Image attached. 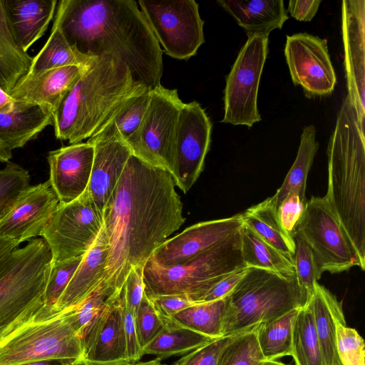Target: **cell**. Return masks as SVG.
Instances as JSON below:
<instances>
[{
	"label": "cell",
	"mask_w": 365,
	"mask_h": 365,
	"mask_svg": "<svg viewBox=\"0 0 365 365\" xmlns=\"http://www.w3.org/2000/svg\"><path fill=\"white\" fill-rule=\"evenodd\" d=\"M136 326L142 350L165 327L155 310L153 302L145 294L143 297L136 314Z\"/></svg>",
	"instance_id": "obj_44"
},
{
	"label": "cell",
	"mask_w": 365,
	"mask_h": 365,
	"mask_svg": "<svg viewBox=\"0 0 365 365\" xmlns=\"http://www.w3.org/2000/svg\"><path fill=\"white\" fill-rule=\"evenodd\" d=\"M183 104L177 89L162 85L151 89L144 118L125 141L132 155L172 175L178 118Z\"/></svg>",
	"instance_id": "obj_10"
},
{
	"label": "cell",
	"mask_w": 365,
	"mask_h": 365,
	"mask_svg": "<svg viewBox=\"0 0 365 365\" xmlns=\"http://www.w3.org/2000/svg\"><path fill=\"white\" fill-rule=\"evenodd\" d=\"M241 252L247 267L267 269L286 275L295 274L294 261L263 240L244 225Z\"/></svg>",
	"instance_id": "obj_31"
},
{
	"label": "cell",
	"mask_w": 365,
	"mask_h": 365,
	"mask_svg": "<svg viewBox=\"0 0 365 365\" xmlns=\"http://www.w3.org/2000/svg\"><path fill=\"white\" fill-rule=\"evenodd\" d=\"M291 356L294 365H326L309 302L298 309L294 322Z\"/></svg>",
	"instance_id": "obj_34"
},
{
	"label": "cell",
	"mask_w": 365,
	"mask_h": 365,
	"mask_svg": "<svg viewBox=\"0 0 365 365\" xmlns=\"http://www.w3.org/2000/svg\"><path fill=\"white\" fill-rule=\"evenodd\" d=\"M94 150L88 142L70 144L48 153V182L61 203L78 198L87 190Z\"/></svg>",
	"instance_id": "obj_20"
},
{
	"label": "cell",
	"mask_w": 365,
	"mask_h": 365,
	"mask_svg": "<svg viewBox=\"0 0 365 365\" xmlns=\"http://www.w3.org/2000/svg\"><path fill=\"white\" fill-rule=\"evenodd\" d=\"M143 269L144 266H138L130 269L120 293L124 303L135 317L145 294Z\"/></svg>",
	"instance_id": "obj_47"
},
{
	"label": "cell",
	"mask_w": 365,
	"mask_h": 365,
	"mask_svg": "<svg viewBox=\"0 0 365 365\" xmlns=\"http://www.w3.org/2000/svg\"><path fill=\"white\" fill-rule=\"evenodd\" d=\"M108 243L103 230L83 256L73 277L52 310V314L73 308L82 302L105 281Z\"/></svg>",
	"instance_id": "obj_23"
},
{
	"label": "cell",
	"mask_w": 365,
	"mask_h": 365,
	"mask_svg": "<svg viewBox=\"0 0 365 365\" xmlns=\"http://www.w3.org/2000/svg\"><path fill=\"white\" fill-rule=\"evenodd\" d=\"M82 356L83 341L70 309L36 319L0 342V365L51 359L74 361Z\"/></svg>",
	"instance_id": "obj_8"
},
{
	"label": "cell",
	"mask_w": 365,
	"mask_h": 365,
	"mask_svg": "<svg viewBox=\"0 0 365 365\" xmlns=\"http://www.w3.org/2000/svg\"><path fill=\"white\" fill-rule=\"evenodd\" d=\"M80 53L66 40L54 21L51 34L39 52L33 57L27 75L67 66H88L93 58Z\"/></svg>",
	"instance_id": "obj_30"
},
{
	"label": "cell",
	"mask_w": 365,
	"mask_h": 365,
	"mask_svg": "<svg viewBox=\"0 0 365 365\" xmlns=\"http://www.w3.org/2000/svg\"><path fill=\"white\" fill-rule=\"evenodd\" d=\"M238 334L212 339L207 344L183 355L171 365H216L222 351Z\"/></svg>",
	"instance_id": "obj_45"
},
{
	"label": "cell",
	"mask_w": 365,
	"mask_h": 365,
	"mask_svg": "<svg viewBox=\"0 0 365 365\" xmlns=\"http://www.w3.org/2000/svg\"><path fill=\"white\" fill-rule=\"evenodd\" d=\"M87 142L93 145L94 155L86 191L103 214L132 152L124 140L104 130L96 132Z\"/></svg>",
	"instance_id": "obj_19"
},
{
	"label": "cell",
	"mask_w": 365,
	"mask_h": 365,
	"mask_svg": "<svg viewBox=\"0 0 365 365\" xmlns=\"http://www.w3.org/2000/svg\"><path fill=\"white\" fill-rule=\"evenodd\" d=\"M299 309L256 326L257 343L264 359L291 356L292 329Z\"/></svg>",
	"instance_id": "obj_36"
},
{
	"label": "cell",
	"mask_w": 365,
	"mask_h": 365,
	"mask_svg": "<svg viewBox=\"0 0 365 365\" xmlns=\"http://www.w3.org/2000/svg\"><path fill=\"white\" fill-rule=\"evenodd\" d=\"M165 326L143 349V355H153L160 360L173 356H183L215 339L172 324Z\"/></svg>",
	"instance_id": "obj_35"
},
{
	"label": "cell",
	"mask_w": 365,
	"mask_h": 365,
	"mask_svg": "<svg viewBox=\"0 0 365 365\" xmlns=\"http://www.w3.org/2000/svg\"><path fill=\"white\" fill-rule=\"evenodd\" d=\"M12 158V151L10 150L0 140V162L9 163V160Z\"/></svg>",
	"instance_id": "obj_56"
},
{
	"label": "cell",
	"mask_w": 365,
	"mask_h": 365,
	"mask_svg": "<svg viewBox=\"0 0 365 365\" xmlns=\"http://www.w3.org/2000/svg\"><path fill=\"white\" fill-rule=\"evenodd\" d=\"M103 226V215L87 191L58 205L41 237L51 254V264L83 256Z\"/></svg>",
	"instance_id": "obj_13"
},
{
	"label": "cell",
	"mask_w": 365,
	"mask_h": 365,
	"mask_svg": "<svg viewBox=\"0 0 365 365\" xmlns=\"http://www.w3.org/2000/svg\"><path fill=\"white\" fill-rule=\"evenodd\" d=\"M293 237L295 244L293 257L295 277L297 285L307 302L321 275L310 248L299 235H294Z\"/></svg>",
	"instance_id": "obj_40"
},
{
	"label": "cell",
	"mask_w": 365,
	"mask_h": 365,
	"mask_svg": "<svg viewBox=\"0 0 365 365\" xmlns=\"http://www.w3.org/2000/svg\"><path fill=\"white\" fill-rule=\"evenodd\" d=\"M6 19L16 41L28 49L46 32L51 21L56 0H3Z\"/></svg>",
	"instance_id": "obj_24"
},
{
	"label": "cell",
	"mask_w": 365,
	"mask_h": 365,
	"mask_svg": "<svg viewBox=\"0 0 365 365\" xmlns=\"http://www.w3.org/2000/svg\"><path fill=\"white\" fill-rule=\"evenodd\" d=\"M268 43V36L247 35V41L226 77L222 123L251 128L262 120L257 95Z\"/></svg>",
	"instance_id": "obj_12"
},
{
	"label": "cell",
	"mask_w": 365,
	"mask_h": 365,
	"mask_svg": "<svg viewBox=\"0 0 365 365\" xmlns=\"http://www.w3.org/2000/svg\"><path fill=\"white\" fill-rule=\"evenodd\" d=\"M82 257L80 256L51 264L45 289V306L49 314H53V308L67 287Z\"/></svg>",
	"instance_id": "obj_42"
},
{
	"label": "cell",
	"mask_w": 365,
	"mask_h": 365,
	"mask_svg": "<svg viewBox=\"0 0 365 365\" xmlns=\"http://www.w3.org/2000/svg\"><path fill=\"white\" fill-rule=\"evenodd\" d=\"M247 268L233 272L217 282L203 296L200 303L225 298L241 279Z\"/></svg>",
	"instance_id": "obj_50"
},
{
	"label": "cell",
	"mask_w": 365,
	"mask_h": 365,
	"mask_svg": "<svg viewBox=\"0 0 365 365\" xmlns=\"http://www.w3.org/2000/svg\"><path fill=\"white\" fill-rule=\"evenodd\" d=\"M121 311L125 338L127 360L131 363L138 362L143 355L137 332L136 317L129 310L122 298Z\"/></svg>",
	"instance_id": "obj_48"
},
{
	"label": "cell",
	"mask_w": 365,
	"mask_h": 365,
	"mask_svg": "<svg viewBox=\"0 0 365 365\" xmlns=\"http://www.w3.org/2000/svg\"><path fill=\"white\" fill-rule=\"evenodd\" d=\"M294 235L310 248L321 276L324 272L339 273L355 266L365 268L325 197L307 201Z\"/></svg>",
	"instance_id": "obj_9"
},
{
	"label": "cell",
	"mask_w": 365,
	"mask_h": 365,
	"mask_svg": "<svg viewBox=\"0 0 365 365\" xmlns=\"http://www.w3.org/2000/svg\"><path fill=\"white\" fill-rule=\"evenodd\" d=\"M307 201L305 195L293 190L287 195L277 209L281 226L292 237L303 215Z\"/></svg>",
	"instance_id": "obj_46"
},
{
	"label": "cell",
	"mask_w": 365,
	"mask_h": 365,
	"mask_svg": "<svg viewBox=\"0 0 365 365\" xmlns=\"http://www.w3.org/2000/svg\"><path fill=\"white\" fill-rule=\"evenodd\" d=\"M139 8L163 52L187 60L205 42L204 21L194 0H139Z\"/></svg>",
	"instance_id": "obj_11"
},
{
	"label": "cell",
	"mask_w": 365,
	"mask_h": 365,
	"mask_svg": "<svg viewBox=\"0 0 365 365\" xmlns=\"http://www.w3.org/2000/svg\"><path fill=\"white\" fill-rule=\"evenodd\" d=\"M82 341L83 357L87 359L127 360L120 294L113 297L95 317L86 330Z\"/></svg>",
	"instance_id": "obj_21"
},
{
	"label": "cell",
	"mask_w": 365,
	"mask_h": 365,
	"mask_svg": "<svg viewBox=\"0 0 365 365\" xmlns=\"http://www.w3.org/2000/svg\"><path fill=\"white\" fill-rule=\"evenodd\" d=\"M51 264L50 249L42 237L17 247L0 262V342L42 317L45 289Z\"/></svg>",
	"instance_id": "obj_5"
},
{
	"label": "cell",
	"mask_w": 365,
	"mask_h": 365,
	"mask_svg": "<svg viewBox=\"0 0 365 365\" xmlns=\"http://www.w3.org/2000/svg\"><path fill=\"white\" fill-rule=\"evenodd\" d=\"M365 345L357 331L339 324L336 332V354L341 365H365Z\"/></svg>",
	"instance_id": "obj_43"
},
{
	"label": "cell",
	"mask_w": 365,
	"mask_h": 365,
	"mask_svg": "<svg viewBox=\"0 0 365 365\" xmlns=\"http://www.w3.org/2000/svg\"><path fill=\"white\" fill-rule=\"evenodd\" d=\"M171 174L134 155L103 212L108 251L105 281L121 292L130 269L145 266L185 221Z\"/></svg>",
	"instance_id": "obj_1"
},
{
	"label": "cell",
	"mask_w": 365,
	"mask_h": 365,
	"mask_svg": "<svg viewBox=\"0 0 365 365\" xmlns=\"http://www.w3.org/2000/svg\"><path fill=\"white\" fill-rule=\"evenodd\" d=\"M247 35H264L282 29L289 16L282 0H217Z\"/></svg>",
	"instance_id": "obj_26"
},
{
	"label": "cell",
	"mask_w": 365,
	"mask_h": 365,
	"mask_svg": "<svg viewBox=\"0 0 365 365\" xmlns=\"http://www.w3.org/2000/svg\"><path fill=\"white\" fill-rule=\"evenodd\" d=\"M284 55L293 83L308 96L333 92L336 78L327 39L307 33L287 36Z\"/></svg>",
	"instance_id": "obj_15"
},
{
	"label": "cell",
	"mask_w": 365,
	"mask_h": 365,
	"mask_svg": "<svg viewBox=\"0 0 365 365\" xmlns=\"http://www.w3.org/2000/svg\"><path fill=\"white\" fill-rule=\"evenodd\" d=\"M88 67V66H87ZM86 68L67 66L23 77L9 95L48 108L53 115Z\"/></svg>",
	"instance_id": "obj_22"
},
{
	"label": "cell",
	"mask_w": 365,
	"mask_h": 365,
	"mask_svg": "<svg viewBox=\"0 0 365 365\" xmlns=\"http://www.w3.org/2000/svg\"><path fill=\"white\" fill-rule=\"evenodd\" d=\"M243 226L241 213L195 224L168 238L149 260L163 267L182 264L216 246Z\"/></svg>",
	"instance_id": "obj_18"
},
{
	"label": "cell",
	"mask_w": 365,
	"mask_h": 365,
	"mask_svg": "<svg viewBox=\"0 0 365 365\" xmlns=\"http://www.w3.org/2000/svg\"><path fill=\"white\" fill-rule=\"evenodd\" d=\"M19 246L14 240L0 237V262Z\"/></svg>",
	"instance_id": "obj_54"
},
{
	"label": "cell",
	"mask_w": 365,
	"mask_h": 365,
	"mask_svg": "<svg viewBox=\"0 0 365 365\" xmlns=\"http://www.w3.org/2000/svg\"><path fill=\"white\" fill-rule=\"evenodd\" d=\"M306 303L295 274L247 267L241 279L225 297L222 336L245 331Z\"/></svg>",
	"instance_id": "obj_6"
},
{
	"label": "cell",
	"mask_w": 365,
	"mask_h": 365,
	"mask_svg": "<svg viewBox=\"0 0 365 365\" xmlns=\"http://www.w3.org/2000/svg\"><path fill=\"white\" fill-rule=\"evenodd\" d=\"M29 184V171L16 163L9 162L0 170V217Z\"/></svg>",
	"instance_id": "obj_41"
},
{
	"label": "cell",
	"mask_w": 365,
	"mask_h": 365,
	"mask_svg": "<svg viewBox=\"0 0 365 365\" xmlns=\"http://www.w3.org/2000/svg\"><path fill=\"white\" fill-rule=\"evenodd\" d=\"M225 297L209 302L197 303L170 317L164 324L184 327L212 339L222 336V324Z\"/></svg>",
	"instance_id": "obj_33"
},
{
	"label": "cell",
	"mask_w": 365,
	"mask_h": 365,
	"mask_svg": "<svg viewBox=\"0 0 365 365\" xmlns=\"http://www.w3.org/2000/svg\"><path fill=\"white\" fill-rule=\"evenodd\" d=\"M33 57L23 50L9 25L0 0V88L8 93L29 73Z\"/></svg>",
	"instance_id": "obj_29"
},
{
	"label": "cell",
	"mask_w": 365,
	"mask_h": 365,
	"mask_svg": "<svg viewBox=\"0 0 365 365\" xmlns=\"http://www.w3.org/2000/svg\"><path fill=\"white\" fill-rule=\"evenodd\" d=\"M307 302L312 308L325 364L336 365L340 363L336 349V327L339 324H346L341 304L319 282L315 284L313 294Z\"/></svg>",
	"instance_id": "obj_27"
},
{
	"label": "cell",
	"mask_w": 365,
	"mask_h": 365,
	"mask_svg": "<svg viewBox=\"0 0 365 365\" xmlns=\"http://www.w3.org/2000/svg\"><path fill=\"white\" fill-rule=\"evenodd\" d=\"M16 100L0 88V114L11 111Z\"/></svg>",
	"instance_id": "obj_53"
},
{
	"label": "cell",
	"mask_w": 365,
	"mask_h": 365,
	"mask_svg": "<svg viewBox=\"0 0 365 365\" xmlns=\"http://www.w3.org/2000/svg\"><path fill=\"white\" fill-rule=\"evenodd\" d=\"M59 202L48 180L30 185L0 217V237L20 245L41 236Z\"/></svg>",
	"instance_id": "obj_16"
},
{
	"label": "cell",
	"mask_w": 365,
	"mask_h": 365,
	"mask_svg": "<svg viewBox=\"0 0 365 365\" xmlns=\"http://www.w3.org/2000/svg\"><path fill=\"white\" fill-rule=\"evenodd\" d=\"M341 35L348 95L365 131V1H341Z\"/></svg>",
	"instance_id": "obj_17"
},
{
	"label": "cell",
	"mask_w": 365,
	"mask_h": 365,
	"mask_svg": "<svg viewBox=\"0 0 365 365\" xmlns=\"http://www.w3.org/2000/svg\"><path fill=\"white\" fill-rule=\"evenodd\" d=\"M336 365H341V364L339 363V364H336Z\"/></svg>",
	"instance_id": "obj_59"
},
{
	"label": "cell",
	"mask_w": 365,
	"mask_h": 365,
	"mask_svg": "<svg viewBox=\"0 0 365 365\" xmlns=\"http://www.w3.org/2000/svg\"><path fill=\"white\" fill-rule=\"evenodd\" d=\"M73 361L66 360H43L31 363L23 364L20 365H71Z\"/></svg>",
	"instance_id": "obj_55"
},
{
	"label": "cell",
	"mask_w": 365,
	"mask_h": 365,
	"mask_svg": "<svg viewBox=\"0 0 365 365\" xmlns=\"http://www.w3.org/2000/svg\"><path fill=\"white\" fill-rule=\"evenodd\" d=\"M149 299L163 323L178 312L196 304L185 295H160Z\"/></svg>",
	"instance_id": "obj_49"
},
{
	"label": "cell",
	"mask_w": 365,
	"mask_h": 365,
	"mask_svg": "<svg viewBox=\"0 0 365 365\" xmlns=\"http://www.w3.org/2000/svg\"><path fill=\"white\" fill-rule=\"evenodd\" d=\"M54 21L68 42L90 57L110 55L150 89L161 85L163 50L133 0H61Z\"/></svg>",
	"instance_id": "obj_2"
},
{
	"label": "cell",
	"mask_w": 365,
	"mask_h": 365,
	"mask_svg": "<svg viewBox=\"0 0 365 365\" xmlns=\"http://www.w3.org/2000/svg\"><path fill=\"white\" fill-rule=\"evenodd\" d=\"M264 360L255 326L238 334L222 351L216 365H262Z\"/></svg>",
	"instance_id": "obj_38"
},
{
	"label": "cell",
	"mask_w": 365,
	"mask_h": 365,
	"mask_svg": "<svg viewBox=\"0 0 365 365\" xmlns=\"http://www.w3.org/2000/svg\"><path fill=\"white\" fill-rule=\"evenodd\" d=\"M316 133V128L313 125L303 128L296 159L282 185L271 197L277 209L291 190H297L305 195L308 173L319 148Z\"/></svg>",
	"instance_id": "obj_32"
},
{
	"label": "cell",
	"mask_w": 365,
	"mask_h": 365,
	"mask_svg": "<svg viewBox=\"0 0 365 365\" xmlns=\"http://www.w3.org/2000/svg\"><path fill=\"white\" fill-rule=\"evenodd\" d=\"M148 88L120 60L95 57L53 115L56 138L70 144L90 138L123 101Z\"/></svg>",
	"instance_id": "obj_4"
},
{
	"label": "cell",
	"mask_w": 365,
	"mask_h": 365,
	"mask_svg": "<svg viewBox=\"0 0 365 365\" xmlns=\"http://www.w3.org/2000/svg\"><path fill=\"white\" fill-rule=\"evenodd\" d=\"M244 225L263 240L293 259L294 237L281 226L272 197L253 205L241 213Z\"/></svg>",
	"instance_id": "obj_28"
},
{
	"label": "cell",
	"mask_w": 365,
	"mask_h": 365,
	"mask_svg": "<svg viewBox=\"0 0 365 365\" xmlns=\"http://www.w3.org/2000/svg\"><path fill=\"white\" fill-rule=\"evenodd\" d=\"M132 365H166L161 362V360L155 359L153 360H149L147 361H139L132 363Z\"/></svg>",
	"instance_id": "obj_57"
},
{
	"label": "cell",
	"mask_w": 365,
	"mask_h": 365,
	"mask_svg": "<svg viewBox=\"0 0 365 365\" xmlns=\"http://www.w3.org/2000/svg\"><path fill=\"white\" fill-rule=\"evenodd\" d=\"M262 365H287L277 360L264 359Z\"/></svg>",
	"instance_id": "obj_58"
},
{
	"label": "cell",
	"mask_w": 365,
	"mask_h": 365,
	"mask_svg": "<svg viewBox=\"0 0 365 365\" xmlns=\"http://www.w3.org/2000/svg\"><path fill=\"white\" fill-rule=\"evenodd\" d=\"M120 292L103 281L82 302L70 309L74 328L81 339L95 317Z\"/></svg>",
	"instance_id": "obj_39"
},
{
	"label": "cell",
	"mask_w": 365,
	"mask_h": 365,
	"mask_svg": "<svg viewBox=\"0 0 365 365\" xmlns=\"http://www.w3.org/2000/svg\"><path fill=\"white\" fill-rule=\"evenodd\" d=\"M71 365H132V363L125 359L109 361H93L82 356L73 361Z\"/></svg>",
	"instance_id": "obj_52"
},
{
	"label": "cell",
	"mask_w": 365,
	"mask_h": 365,
	"mask_svg": "<svg viewBox=\"0 0 365 365\" xmlns=\"http://www.w3.org/2000/svg\"><path fill=\"white\" fill-rule=\"evenodd\" d=\"M242 228L182 264L163 267L148 260L143 269L145 295L148 298L185 295L196 304L200 303L206 292L220 279L247 268L241 252Z\"/></svg>",
	"instance_id": "obj_7"
},
{
	"label": "cell",
	"mask_w": 365,
	"mask_h": 365,
	"mask_svg": "<svg viewBox=\"0 0 365 365\" xmlns=\"http://www.w3.org/2000/svg\"><path fill=\"white\" fill-rule=\"evenodd\" d=\"M49 125H53V118L48 108L16 101L11 111L0 114V140L12 151L35 139Z\"/></svg>",
	"instance_id": "obj_25"
},
{
	"label": "cell",
	"mask_w": 365,
	"mask_h": 365,
	"mask_svg": "<svg viewBox=\"0 0 365 365\" xmlns=\"http://www.w3.org/2000/svg\"><path fill=\"white\" fill-rule=\"evenodd\" d=\"M150 90L148 88L123 101L96 132H109L125 142L136 131L144 118L150 98Z\"/></svg>",
	"instance_id": "obj_37"
},
{
	"label": "cell",
	"mask_w": 365,
	"mask_h": 365,
	"mask_svg": "<svg viewBox=\"0 0 365 365\" xmlns=\"http://www.w3.org/2000/svg\"><path fill=\"white\" fill-rule=\"evenodd\" d=\"M212 123L197 101L184 103L178 118L172 177L186 193L204 170L211 143Z\"/></svg>",
	"instance_id": "obj_14"
},
{
	"label": "cell",
	"mask_w": 365,
	"mask_h": 365,
	"mask_svg": "<svg viewBox=\"0 0 365 365\" xmlns=\"http://www.w3.org/2000/svg\"><path fill=\"white\" fill-rule=\"evenodd\" d=\"M321 2V0H292L289 1L287 11L298 21H310L316 15Z\"/></svg>",
	"instance_id": "obj_51"
},
{
	"label": "cell",
	"mask_w": 365,
	"mask_h": 365,
	"mask_svg": "<svg viewBox=\"0 0 365 365\" xmlns=\"http://www.w3.org/2000/svg\"><path fill=\"white\" fill-rule=\"evenodd\" d=\"M327 154L324 197L365 264V134L348 94L338 113Z\"/></svg>",
	"instance_id": "obj_3"
}]
</instances>
